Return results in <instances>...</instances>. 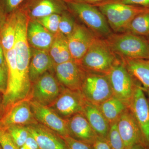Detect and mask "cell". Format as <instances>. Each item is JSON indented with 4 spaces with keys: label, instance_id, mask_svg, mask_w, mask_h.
Instances as JSON below:
<instances>
[{
    "label": "cell",
    "instance_id": "1",
    "mask_svg": "<svg viewBox=\"0 0 149 149\" xmlns=\"http://www.w3.org/2000/svg\"><path fill=\"white\" fill-rule=\"evenodd\" d=\"M17 23L14 49L15 51L17 66L23 92L26 98L31 95L32 86L29 80V67L31 52L27 40V30L29 18L22 8L16 10Z\"/></svg>",
    "mask_w": 149,
    "mask_h": 149
},
{
    "label": "cell",
    "instance_id": "2",
    "mask_svg": "<svg viewBox=\"0 0 149 149\" xmlns=\"http://www.w3.org/2000/svg\"><path fill=\"white\" fill-rule=\"evenodd\" d=\"M120 61L106 40L97 37L79 63L86 71L107 74Z\"/></svg>",
    "mask_w": 149,
    "mask_h": 149
},
{
    "label": "cell",
    "instance_id": "3",
    "mask_svg": "<svg viewBox=\"0 0 149 149\" xmlns=\"http://www.w3.org/2000/svg\"><path fill=\"white\" fill-rule=\"evenodd\" d=\"M105 40L121 58L149 59V43L143 37L125 32L111 34Z\"/></svg>",
    "mask_w": 149,
    "mask_h": 149
},
{
    "label": "cell",
    "instance_id": "4",
    "mask_svg": "<svg viewBox=\"0 0 149 149\" xmlns=\"http://www.w3.org/2000/svg\"><path fill=\"white\" fill-rule=\"evenodd\" d=\"M64 1L68 10L84 22L96 37L106 39L112 34L106 19L97 7L77 1Z\"/></svg>",
    "mask_w": 149,
    "mask_h": 149
},
{
    "label": "cell",
    "instance_id": "5",
    "mask_svg": "<svg viewBox=\"0 0 149 149\" xmlns=\"http://www.w3.org/2000/svg\"><path fill=\"white\" fill-rule=\"evenodd\" d=\"M95 6L104 15L111 29L117 33L126 32L133 19L149 11V9L120 3H105Z\"/></svg>",
    "mask_w": 149,
    "mask_h": 149
},
{
    "label": "cell",
    "instance_id": "6",
    "mask_svg": "<svg viewBox=\"0 0 149 149\" xmlns=\"http://www.w3.org/2000/svg\"><path fill=\"white\" fill-rule=\"evenodd\" d=\"M107 75L113 95L128 106L137 87L141 84L128 72L122 60L115 65Z\"/></svg>",
    "mask_w": 149,
    "mask_h": 149
},
{
    "label": "cell",
    "instance_id": "7",
    "mask_svg": "<svg viewBox=\"0 0 149 149\" xmlns=\"http://www.w3.org/2000/svg\"><path fill=\"white\" fill-rule=\"evenodd\" d=\"M80 92L86 100L99 105L113 96L107 74L86 71Z\"/></svg>",
    "mask_w": 149,
    "mask_h": 149
},
{
    "label": "cell",
    "instance_id": "8",
    "mask_svg": "<svg viewBox=\"0 0 149 149\" xmlns=\"http://www.w3.org/2000/svg\"><path fill=\"white\" fill-rule=\"evenodd\" d=\"M31 100L29 97L7 108L0 118V129H5L12 125L28 126L38 123L31 110Z\"/></svg>",
    "mask_w": 149,
    "mask_h": 149
},
{
    "label": "cell",
    "instance_id": "9",
    "mask_svg": "<svg viewBox=\"0 0 149 149\" xmlns=\"http://www.w3.org/2000/svg\"><path fill=\"white\" fill-rule=\"evenodd\" d=\"M86 101L80 91H72L63 87L56 100L49 106L63 119H69L82 113Z\"/></svg>",
    "mask_w": 149,
    "mask_h": 149
},
{
    "label": "cell",
    "instance_id": "10",
    "mask_svg": "<svg viewBox=\"0 0 149 149\" xmlns=\"http://www.w3.org/2000/svg\"><path fill=\"white\" fill-rule=\"evenodd\" d=\"M63 87H61L58 81L52 74L46 72L34 83L31 100L49 106L58 97Z\"/></svg>",
    "mask_w": 149,
    "mask_h": 149
},
{
    "label": "cell",
    "instance_id": "11",
    "mask_svg": "<svg viewBox=\"0 0 149 149\" xmlns=\"http://www.w3.org/2000/svg\"><path fill=\"white\" fill-rule=\"evenodd\" d=\"M30 107L37 122L61 136H69L67 120L63 119L48 106L30 100Z\"/></svg>",
    "mask_w": 149,
    "mask_h": 149
},
{
    "label": "cell",
    "instance_id": "12",
    "mask_svg": "<svg viewBox=\"0 0 149 149\" xmlns=\"http://www.w3.org/2000/svg\"><path fill=\"white\" fill-rule=\"evenodd\" d=\"M143 87L140 85L128 107L140 128L146 143L149 148V103Z\"/></svg>",
    "mask_w": 149,
    "mask_h": 149
},
{
    "label": "cell",
    "instance_id": "13",
    "mask_svg": "<svg viewBox=\"0 0 149 149\" xmlns=\"http://www.w3.org/2000/svg\"><path fill=\"white\" fill-rule=\"evenodd\" d=\"M55 72L58 81L62 86L72 91H80L86 71L80 63L72 60L56 65Z\"/></svg>",
    "mask_w": 149,
    "mask_h": 149
},
{
    "label": "cell",
    "instance_id": "14",
    "mask_svg": "<svg viewBox=\"0 0 149 149\" xmlns=\"http://www.w3.org/2000/svg\"><path fill=\"white\" fill-rule=\"evenodd\" d=\"M116 123L125 149H129L138 144L147 146L140 128L129 109L121 115Z\"/></svg>",
    "mask_w": 149,
    "mask_h": 149
},
{
    "label": "cell",
    "instance_id": "15",
    "mask_svg": "<svg viewBox=\"0 0 149 149\" xmlns=\"http://www.w3.org/2000/svg\"><path fill=\"white\" fill-rule=\"evenodd\" d=\"M21 8L32 19L54 14H61L68 10L64 0H27Z\"/></svg>",
    "mask_w": 149,
    "mask_h": 149
},
{
    "label": "cell",
    "instance_id": "16",
    "mask_svg": "<svg viewBox=\"0 0 149 149\" xmlns=\"http://www.w3.org/2000/svg\"><path fill=\"white\" fill-rule=\"evenodd\" d=\"M96 37L90 29L76 24L73 32L67 38L72 59L79 63Z\"/></svg>",
    "mask_w": 149,
    "mask_h": 149
},
{
    "label": "cell",
    "instance_id": "17",
    "mask_svg": "<svg viewBox=\"0 0 149 149\" xmlns=\"http://www.w3.org/2000/svg\"><path fill=\"white\" fill-rule=\"evenodd\" d=\"M27 126L40 149H68L61 136L46 126L39 123Z\"/></svg>",
    "mask_w": 149,
    "mask_h": 149
},
{
    "label": "cell",
    "instance_id": "18",
    "mask_svg": "<svg viewBox=\"0 0 149 149\" xmlns=\"http://www.w3.org/2000/svg\"><path fill=\"white\" fill-rule=\"evenodd\" d=\"M67 122L68 136L77 141L93 145L97 137L83 113L74 115L67 119Z\"/></svg>",
    "mask_w": 149,
    "mask_h": 149
},
{
    "label": "cell",
    "instance_id": "19",
    "mask_svg": "<svg viewBox=\"0 0 149 149\" xmlns=\"http://www.w3.org/2000/svg\"><path fill=\"white\" fill-rule=\"evenodd\" d=\"M54 36L36 19L28 22L27 40L29 45L34 49L48 50L53 42Z\"/></svg>",
    "mask_w": 149,
    "mask_h": 149
},
{
    "label": "cell",
    "instance_id": "20",
    "mask_svg": "<svg viewBox=\"0 0 149 149\" xmlns=\"http://www.w3.org/2000/svg\"><path fill=\"white\" fill-rule=\"evenodd\" d=\"M82 113L88 120L97 137L106 140L110 125L98 106L86 100Z\"/></svg>",
    "mask_w": 149,
    "mask_h": 149
},
{
    "label": "cell",
    "instance_id": "21",
    "mask_svg": "<svg viewBox=\"0 0 149 149\" xmlns=\"http://www.w3.org/2000/svg\"><path fill=\"white\" fill-rule=\"evenodd\" d=\"M53 61L49 52L34 49L31 52L29 67V76L31 83H35L44 73L54 66Z\"/></svg>",
    "mask_w": 149,
    "mask_h": 149
},
{
    "label": "cell",
    "instance_id": "22",
    "mask_svg": "<svg viewBox=\"0 0 149 149\" xmlns=\"http://www.w3.org/2000/svg\"><path fill=\"white\" fill-rule=\"evenodd\" d=\"M121 59L133 77L144 88L149 89V59Z\"/></svg>",
    "mask_w": 149,
    "mask_h": 149
},
{
    "label": "cell",
    "instance_id": "23",
    "mask_svg": "<svg viewBox=\"0 0 149 149\" xmlns=\"http://www.w3.org/2000/svg\"><path fill=\"white\" fill-rule=\"evenodd\" d=\"M97 106L110 125L117 122L128 108L125 103L113 95Z\"/></svg>",
    "mask_w": 149,
    "mask_h": 149
},
{
    "label": "cell",
    "instance_id": "24",
    "mask_svg": "<svg viewBox=\"0 0 149 149\" xmlns=\"http://www.w3.org/2000/svg\"><path fill=\"white\" fill-rule=\"evenodd\" d=\"M49 52L56 65L73 60L70 52L67 38L59 32L55 35Z\"/></svg>",
    "mask_w": 149,
    "mask_h": 149
},
{
    "label": "cell",
    "instance_id": "25",
    "mask_svg": "<svg viewBox=\"0 0 149 149\" xmlns=\"http://www.w3.org/2000/svg\"><path fill=\"white\" fill-rule=\"evenodd\" d=\"M17 23L16 11L8 15L0 32V42L4 53L13 49Z\"/></svg>",
    "mask_w": 149,
    "mask_h": 149
},
{
    "label": "cell",
    "instance_id": "26",
    "mask_svg": "<svg viewBox=\"0 0 149 149\" xmlns=\"http://www.w3.org/2000/svg\"><path fill=\"white\" fill-rule=\"evenodd\" d=\"M125 32L141 37L149 36V11L140 14L133 19Z\"/></svg>",
    "mask_w": 149,
    "mask_h": 149
},
{
    "label": "cell",
    "instance_id": "27",
    "mask_svg": "<svg viewBox=\"0 0 149 149\" xmlns=\"http://www.w3.org/2000/svg\"><path fill=\"white\" fill-rule=\"evenodd\" d=\"M61 15L59 32L67 38L73 32L77 23L75 22L73 14L68 10L63 12Z\"/></svg>",
    "mask_w": 149,
    "mask_h": 149
},
{
    "label": "cell",
    "instance_id": "28",
    "mask_svg": "<svg viewBox=\"0 0 149 149\" xmlns=\"http://www.w3.org/2000/svg\"><path fill=\"white\" fill-rule=\"evenodd\" d=\"M5 130L19 149L24 143L29 134L27 126L24 125H12L6 128Z\"/></svg>",
    "mask_w": 149,
    "mask_h": 149
},
{
    "label": "cell",
    "instance_id": "29",
    "mask_svg": "<svg viewBox=\"0 0 149 149\" xmlns=\"http://www.w3.org/2000/svg\"><path fill=\"white\" fill-rule=\"evenodd\" d=\"M106 141L111 149H125L123 141L118 130L116 122L110 125Z\"/></svg>",
    "mask_w": 149,
    "mask_h": 149
},
{
    "label": "cell",
    "instance_id": "30",
    "mask_svg": "<svg viewBox=\"0 0 149 149\" xmlns=\"http://www.w3.org/2000/svg\"><path fill=\"white\" fill-rule=\"evenodd\" d=\"M61 15L54 14L36 19L51 33L55 35L59 32L58 28Z\"/></svg>",
    "mask_w": 149,
    "mask_h": 149
},
{
    "label": "cell",
    "instance_id": "31",
    "mask_svg": "<svg viewBox=\"0 0 149 149\" xmlns=\"http://www.w3.org/2000/svg\"><path fill=\"white\" fill-rule=\"evenodd\" d=\"M27 0H0V13L8 15L22 7Z\"/></svg>",
    "mask_w": 149,
    "mask_h": 149
},
{
    "label": "cell",
    "instance_id": "32",
    "mask_svg": "<svg viewBox=\"0 0 149 149\" xmlns=\"http://www.w3.org/2000/svg\"><path fill=\"white\" fill-rule=\"evenodd\" d=\"M68 149H94L93 145L77 141L69 136H61Z\"/></svg>",
    "mask_w": 149,
    "mask_h": 149
},
{
    "label": "cell",
    "instance_id": "33",
    "mask_svg": "<svg viewBox=\"0 0 149 149\" xmlns=\"http://www.w3.org/2000/svg\"><path fill=\"white\" fill-rule=\"evenodd\" d=\"M0 145L2 149H19L5 129H0Z\"/></svg>",
    "mask_w": 149,
    "mask_h": 149
},
{
    "label": "cell",
    "instance_id": "34",
    "mask_svg": "<svg viewBox=\"0 0 149 149\" xmlns=\"http://www.w3.org/2000/svg\"><path fill=\"white\" fill-rule=\"evenodd\" d=\"M8 83V70L7 66L0 67V93L3 95L7 89Z\"/></svg>",
    "mask_w": 149,
    "mask_h": 149
},
{
    "label": "cell",
    "instance_id": "35",
    "mask_svg": "<svg viewBox=\"0 0 149 149\" xmlns=\"http://www.w3.org/2000/svg\"><path fill=\"white\" fill-rule=\"evenodd\" d=\"M109 2L120 3L125 4L138 6L149 9V0H109L103 3Z\"/></svg>",
    "mask_w": 149,
    "mask_h": 149
},
{
    "label": "cell",
    "instance_id": "36",
    "mask_svg": "<svg viewBox=\"0 0 149 149\" xmlns=\"http://www.w3.org/2000/svg\"><path fill=\"white\" fill-rule=\"evenodd\" d=\"M19 149H40L37 141L29 133L24 143Z\"/></svg>",
    "mask_w": 149,
    "mask_h": 149
},
{
    "label": "cell",
    "instance_id": "37",
    "mask_svg": "<svg viewBox=\"0 0 149 149\" xmlns=\"http://www.w3.org/2000/svg\"><path fill=\"white\" fill-rule=\"evenodd\" d=\"M94 149H111L105 139L97 137L93 144Z\"/></svg>",
    "mask_w": 149,
    "mask_h": 149
},
{
    "label": "cell",
    "instance_id": "38",
    "mask_svg": "<svg viewBox=\"0 0 149 149\" xmlns=\"http://www.w3.org/2000/svg\"><path fill=\"white\" fill-rule=\"evenodd\" d=\"M7 65L5 55L2 46L0 42V67H6Z\"/></svg>",
    "mask_w": 149,
    "mask_h": 149
},
{
    "label": "cell",
    "instance_id": "39",
    "mask_svg": "<svg viewBox=\"0 0 149 149\" xmlns=\"http://www.w3.org/2000/svg\"><path fill=\"white\" fill-rule=\"evenodd\" d=\"M72 1H77L87 3L93 5L95 6L108 1L109 0H72Z\"/></svg>",
    "mask_w": 149,
    "mask_h": 149
},
{
    "label": "cell",
    "instance_id": "40",
    "mask_svg": "<svg viewBox=\"0 0 149 149\" xmlns=\"http://www.w3.org/2000/svg\"><path fill=\"white\" fill-rule=\"evenodd\" d=\"M129 149H149V148L145 144H138L134 145Z\"/></svg>",
    "mask_w": 149,
    "mask_h": 149
},
{
    "label": "cell",
    "instance_id": "41",
    "mask_svg": "<svg viewBox=\"0 0 149 149\" xmlns=\"http://www.w3.org/2000/svg\"><path fill=\"white\" fill-rule=\"evenodd\" d=\"M7 17L5 16L0 13V32L5 22Z\"/></svg>",
    "mask_w": 149,
    "mask_h": 149
},
{
    "label": "cell",
    "instance_id": "42",
    "mask_svg": "<svg viewBox=\"0 0 149 149\" xmlns=\"http://www.w3.org/2000/svg\"><path fill=\"white\" fill-rule=\"evenodd\" d=\"M3 95L0 93V118L3 114Z\"/></svg>",
    "mask_w": 149,
    "mask_h": 149
},
{
    "label": "cell",
    "instance_id": "43",
    "mask_svg": "<svg viewBox=\"0 0 149 149\" xmlns=\"http://www.w3.org/2000/svg\"><path fill=\"white\" fill-rule=\"evenodd\" d=\"M144 91H145V92H146L147 94H148L149 99V89H146V88H144Z\"/></svg>",
    "mask_w": 149,
    "mask_h": 149
},
{
    "label": "cell",
    "instance_id": "44",
    "mask_svg": "<svg viewBox=\"0 0 149 149\" xmlns=\"http://www.w3.org/2000/svg\"><path fill=\"white\" fill-rule=\"evenodd\" d=\"M0 149H2L1 146V145H0Z\"/></svg>",
    "mask_w": 149,
    "mask_h": 149
},
{
    "label": "cell",
    "instance_id": "45",
    "mask_svg": "<svg viewBox=\"0 0 149 149\" xmlns=\"http://www.w3.org/2000/svg\"><path fill=\"white\" fill-rule=\"evenodd\" d=\"M148 42H149V40H148Z\"/></svg>",
    "mask_w": 149,
    "mask_h": 149
}]
</instances>
